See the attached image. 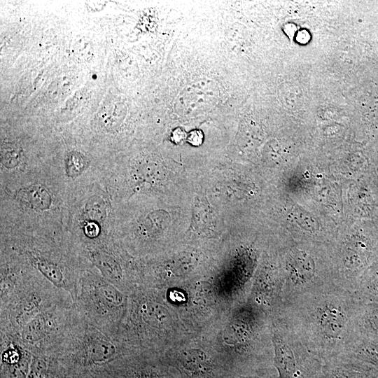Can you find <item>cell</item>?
<instances>
[{
  "label": "cell",
  "instance_id": "cell-1",
  "mask_svg": "<svg viewBox=\"0 0 378 378\" xmlns=\"http://www.w3.org/2000/svg\"><path fill=\"white\" fill-rule=\"evenodd\" d=\"M360 300L337 284L302 297L280 312L307 346L325 359L346 352L357 335Z\"/></svg>",
  "mask_w": 378,
  "mask_h": 378
},
{
  "label": "cell",
  "instance_id": "cell-2",
  "mask_svg": "<svg viewBox=\"0 0 378 378\" xmlns=\"http://www.w3.org/2000/svg\"><path fill=\"white\" fill-rule=\"evenodd\" d=\"M4 267L0 281V332L15 336L38 314L59 304L74 303L69 293L43 276H27L20 270Z\"/></svg>",
  "mask_w": 378,
  "mask_h": 378
},
{
  "label": "cell",
  "instance_id": "cell-3",
  "mask_svg": "<svg viewBox=\"0 0 378 378\" xmlns=\"http://www.w3.org/2000/svg\"><path fill=\"white\" fill-rule=\"evenodd\" d=\"M125 349L120 342L89 323L77 312L55 356L71 378H87L115 370L125 360Z\"/></svg>",
  "mask_w": 378,
  "mask_h": 378
},
{
  "label": "cell",
  "instance_id": "cell-4",
  "mask_svg": "<svg viewBox=\"0 0 378 378\" xmlns=\"http://www.w3.org/2000/svg\"><path fill=\"white\" fill-rule=\"evenodd\" d=\"M127 296L102 276L83 274L74 308L89 323L115 338L124 319Z\"/></svg>",
  "mask_w": 378,
  "mask_h": 378
},
{
  "label": "cell",
  "instance_id": "cell-5",
  "mask_svg": "<svg viewBox=\"0 0 378 378\" xmlns=\"http://www.w3.org/2000/svg\"><path fill=\"white\" fill-rule=\"evenodd\" d=\"M273 365L279 378H317L323 359L280 312L270 315Z\"/></svg>",
  "mask_w": 378,
  "mask_h": 378
},
{
  "label": "cell",
  "instance_id": "cell-6",
  "mask_svg": "<svg viewBox=\"0 0 378 378\" xmlns=\"http://www.w3.org/2000/svg\"><path fill=\"white\" fill-rule=\"evenodd\" d=\"M76 315L74 303L59 304L36 315L10 337L32 354L55 356Z\"/></svg>",
  "mask_w": 378,
  "mask_h": 378
},
{
  "label": "cell",
  "instance_id": "cell-7",
  "mask_svg": "<svg viewBox=\"0 0 378 378\" xmlns=\"http://www.w3.org/2000/svg\"><path fill=\"white\" fill-rule=\"evenodd\" d=\"M280 273L281 307L335 284L332 277L319 270L314 253L302 247L288 250Z\"/></svg>",
  "mask_w": 378,
  "mask_h": 378
},
{
  "label": "cell",
  "instance_id": "cell-8",
  "mask_svg": "<svg viewBox=\"0 0 378 378\" xmlns=\"http://www.w3.org/2000/svg\"><path fill=\"white\" fill-rule=\"evenodd\" d=\"M1 378H27L32 354L15 338L0 332Z\"/></svg>",
  "mask_w": 378,
  "mask_h": 378
},
{
  "label": "cell",
  "instance_id": "cell-9",
  "mask_svg": "<svg viewBox=\"0 0 378 378\" xmlns=\"http://www.w3.org/2000/svg\"><path fill=\"white\" fill-rule=\"evenodd\" d=\"M378 369L346 354L323 359L317 378H377Z\"/></svg>",
  "mask_w": 378,
  "mask_h": 378
},
{
  "label": "cell",
  "instance_id": "cell-10",
  "mask_svg": "<svg viewBox=\"0 0 378 378\" xmlns=\"http://www.w3.org/2000/svg\"><path fill=\"white\" fill-rule=\"evenodd\" d=\"M206 83L200 81L186 88L176 102L177 109L190 113L210 107L216 98V91Z\"/></svg>",
  "mask_w": 378,
  "mask_h": 378
},
{
  "label": "cell",
  "instance_id": "cell-11",
  "mask_svg": "<svg viewBox=\"0 0 378 378\" xmlns=\"http://www.w3.org/2000/svg\"><path fill=\"white\" fill-rule=\"evenodd\" d=\"M89 256L92 262L102 273V276L125 293L123 270L115 256L101 248L91 249Z\"/></svg>",
  "mask_w": 378,
  "mask_h": 378
},
{
  "label": "cell",
  "instance_id": "cell-12",
  "mask_svg": "<svg viewBox=\"0 0 378 378\" xmlns=\"http://www.w3.org/2000/svg\"><path fill=\"white\" fill-rule=\"evenodd\" d=\"M216 216L206 200L196 197L192 207L190 229L199 234L211 236L215 232Z\"/></svg>",
  "mask_w": 378,
  "mask_h": 378
},
{
  "label": "cell",
  "instance_id": "cell-13",
  "mask_svg": "<svg viewBox=\"0 0 378 378\" xmlns=\"http://www.w3.org/2000/svg\"><path fill=\"white\" fill-rule=\"evenodd\" d=\"M27 378H70V377L56 356L32 354Z\"/></svg>",
  "mask_w": 378,
  "mask_h": 378
},
{
  "label": "cell",
  "instance_id": "cell-14",
  "mask_svg": "<svg viewBox=\"0 0 378 378\" xmlns=\"http://www.w3.org/2000/svg\"><path fill=\"white\" fill-rule=\"evenodd\" d=\"M356 327L358 335L378 341V303L360 302Z\"/></svg>",
  "mask_w": 378,
  "mask_h": 378
},
{
  "label": "cell",
  "instance_id": "cell-15",
  "mask_svg": "<svg viewBox=\"0 0 378 378\" xmlns=\"http://www.w3.org/2000/svg\"><path fill=\"white\" fill-rule=\"evenodd\" d=\"M344 354L378 369V341L357 334Z\"/></svg>",
  "mask_w": 378,
  "mask_h": 378
},
{
  "label": "cell",
  "instance_id": "cell-16",
  "mask_svg": "<svg viewBox=\"0 0 378 378\" xmlns=\"http://www.w3.org/2000/svg\"><path fill=\"white\" fill-rule=\"evenodd\" d=\"M354 293L360 301L378 303V259L365 272Z\"/></svg>",
  "mask_w": 378,
  "mask_h": 378
},
{
  "label": "cell",
  "instance_id": "cell-17",
  "mask_svg": "<svg viewBox=\"0 0 378 378\" xmlns=\"http://www.w3.org/2000/svg\"><path fill=\"white\" fill-rule=\"evenodd\" d=\"M178 360L184 369L192 373L205 372L211 366L206 354L200 349L183 351L179 355Z\"/></svg>",
  "mask_w": 378,
  "mask_h": 378
},
{
  "label": "cell",
  "instance_id": "cell-18",
  "mask_svg": "<svg viewBox=\"0 0 378 378\" xmlns=\"http://www.w3.org/2000/svg\"><path fill=\"white\" fill-rule=\"evenodd\" d=\"M20 200L34 209L44 210L50 207L51 197L42 186H33L19 192Z\"/></svg>",
  "mask_w": 378,
  "mask_h": 378
},
{
  "label": "cell",
  "instance_id": "cell-19",
  "mask_svg": "<svg viewBox=\"0 0 378 378\" xmlns=\"http://www.w3.org/2000/svg\"><path fill=\"white\" fill-rule=\"evenodd\" d=\"M65 164L67 174L73 177L83 171L86 167L87 162L80 153L72 151L66 155Z\"/></svg>",
  "mask_w": 378,
  "mask_h": 378
},
{
  "label": "cell",
  "instance_id": "cell-20",
  "mask_svg": "<svg viewBox=\"0 0 378 378\" xmlns=\"http://www.w3.org/2000/svg\"><path fill=\"white\" fill-rule=\"evenodd\" d=\"M21 149L13 144H4L1 146V161L8 167H15L20 162Z\"/></svg>",
  "mask_w": 378,
  "mask_h": 378
},
{
  "label": "cell",
  "instance_id": "cell-21",
  "mask_svg": "<svg viewBox=\"0 0 378 378\" xmlns=\"http://www.w3.org/2000/svg\"><path fill=\"white\" fill-rule=\"evenodd\" d=\"M85 212L91 220H102L106 215L104 202L99 197H93L86 204Z\"/></svg>",
  "mask_w": 378,
  "mask_h": 378
},
{
  "label": "cell",
  "instance_id": "cell-22",
  "mask_svg": "<svg viewBox=\"0 0 378 378\" xmlns=\"http://www.w3.org/2000/svg\"><path fill=\"white\" fill-rule=\"evenodd\" d=\"M281 92L284 103L289 106V108H295L298 104H301L300 101L302 98L301 91H299L296 86L291 83L289 85L285 84Z\"/></svg>",
  "mask_w": 378,
  "mask_h": 378
},
{
  "label": "cell",
  "instance_id": "cell-23",
  "mask_svg": "<svg viewBox=\"0 0 378 378\" xmlns=\"http://www.w3.org/2000/svg\"><path fill=\"white\" fill-rule=\"evenodd\" d=\"M188 141L193 146H198L203 141V134L200 130H193L190 132L187 138Z\"/></svg>",
  "mask_w": 378,
  "mask_h": 378
},
{
  "label": "cell",
  "instance_id": "cell-24",
  "mask_svg": "<svg viewBox=\"0 0 378 378\" xmlns=\"http://www.w3.org/2000/svg\"><path fill=\"white\" fill-rule=\"evenodd\" d=\"M85 233L90 238H94L99 235V229L95 222H90L85 226Z\"/></svg>",
  "mask_w": 378,
  "mask_h": 378
},
{
  "label": "cell",
  "instance_id": "cell-25",
  "mask_svg": "<svg viewBox=\"0 0 378 378\" xmlns=\"http://www.w3.org/2000/svg\"><path fill=\"white\" fill-rule=\"evenodd\" d=\"M173 136L174 139H175V141L178 142L185 138V134L183 131L177 129L176 131L174 132Z\"/></svg>",
  "mask_w": 378,
  "mask_h": 378
},
{
  "label": "cell",
  "instance_id": "cell-26",
  "mask_svg": "<svg viewBox=\"0 0 378 378\" xmlns=\"http://www.w3.org/2000/svg\"><path fill=\"white\" fill-rule=\"evenodd\" d=\"M237 378H279L278 376H260L256 374H248L239 376Z\"/></svg>",
  "mask_w": 378,
  "mask_h": 378
},
{
  "label": "cell",
  "instance_id": "cell-27",
  "mask_svg": "<svg viewBox=\"0 0 378 378\" xmlns=\"http://www.w3.org/2000/svg\"><path fill=\"white\" fill-rule=\"evenodd\" d=\"M378 378V377H377Z\"/></svg>",
  "mask_w": 378,
  "mask_h": 378
},
{
  "label": "cell",
  "instance_id": "cell-28",
  "mask_svg": "<svg viewBox=\"0 0 378 378\" xmlns=\"http://www.w3.org/2000/svg\"><path fill=\"white\" fill-rule=\"evenodd\" d=\"M71 378V377H70Z\"/></svg>",
  "mask_w": 378,
  "mask_h": 378
}]
</instances>
